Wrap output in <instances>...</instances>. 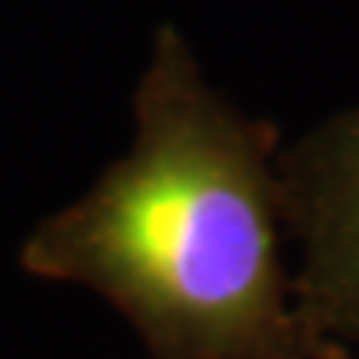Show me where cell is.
I'll return each instance as SVG.
<instances>
[{"label":"cell","mask_w":359,"mask_h":359,"mask_svg":"<svg viewBox=\"0 0 359 359\" xmlns=\"http://www.w3.org/2000/svg\"><path fill=\"white\" fill-rule=\"evenodd\" d=\"M133 147L40 219L20 269L100 293L150 359H349L313 326L283 259L280 130L210 87L160 24L133 90Z\"/></svg>","instance_id":"cell-1"},{"label":"cell","mask_w":359,"mask_h":359,"mask_svg":"<svg viewBox=\"0 0 359 359\" xmlns=\"http://www.w3.org/2000/svg\"><path fill=\"white\" fill-rule=\"evenodd\" d=\"M280 180L299 309L326 339L359 346V107L283 150Z\"/></svg>","instance_id":"cell-2"}]
</instances>
